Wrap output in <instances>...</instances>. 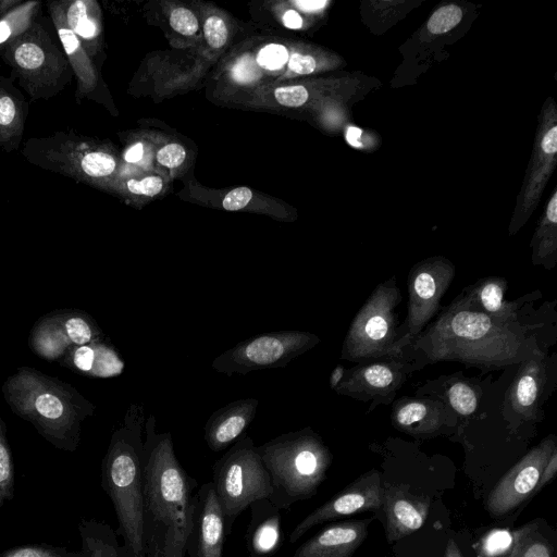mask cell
<instances>
[{"label": "cell", "instance_id": "1", "mask_svg": "<svg viewBox=\"0 0 557 557\" xmlns=\"http://www.w3.org/2000/svg\"><path fill=\"white\" fill-rule=\"evenodd\" d=\"M423 361H459L483 370L521 363L543 355L533 336L515 322L474 309L460 295L411 343Z\"/></svg>", "mask_w": 557, "mask_h": 557}, {"label": "cell", "instance_id": "2", "mask_svg": "<svg viewBox=\"0 0 557 557\" xmlns=\"http://www.w3.org/2000/svg\"><path fill=\"white\" fill-rule=\"evenodd\" d=\"M141 490L146 541H153L165 557H186L197 481L180 463L171 432L158 433L150 413L144 426Z\"/></svg>", "mask_w": 557, "mask_h": 557}, {"label": "cell", "instance_id": "3", "mask_svg": "<svg viewBox=\"0 0 557 557\" xmlns=\"http://www.w3.org/2000/svg\"><path fill=\"white\" fill-rule=\"evenodd\" d=\"M10 409L29 422L50 444L75 451L82 424L96 406L71 384L32 367H20L2 384Z\"/></svg>", "mask_w": 557, "mask_h": 557}, {"label": "cell", "instance_id": "4", "mask_svg": "<svg viewBox=\"0 0 557 557\" xmlns=\"http://www.w3.org/2000/svg\"><path fill=\"white\" fill-rule=\"evenodd\" d=\"M145 407L132 404L112 433L101 465V485L110 497L123 539L121 557H147L141 490Z\"/></svg>", "mask_w": 557, "mask_h": 557}, {"label": "cell", "instance_id": "5", "mask_svg": "<svg viewBox=\"0 0 557 557\" xmlns=\"http://www.w3.org/2000/svg\"><path fill=\"white\" fill-rule=\"evenodd\" d=\"M269 472V500L281 510L313 497L326 476L332 455L310 428L281 434L257 446Z\"/></svg>", "mask_w": 557, "mask_h": 557}, {"label": "cell", "instance_id": "6", "mask_svg": "<svg viewBox=\"0 0 557 557\" xmlns=\"http://www.w3.org/2000/svg\"><path fill=\"white\" fill-rule=\"evenodd\" d=\"M225 520L226 535L252 503L269 499V472L250 436H243L212 466L211 481Z\"/></svg>", "mask_w": 557, "mask_h": 557}, {"label": "cell", "instance_id": "7", "mask_svg": "<svg viewBox=\"0 0 557 557\" xmlns=\"http://www.w3.org/2000/svg\"><path fill=\"white\" fill-rule=\"evenodd\" d=\"M0 54L33 99H49L71 82L72 69L64 51L37 21Z\"/></svg>", "mask_w": 557, "mask_h": 557}, {"label": "cell", "instance_id": "8", "mask_svg": "<svg viewBox=\"0 0 557 557\" xmlns=\"http://www.w3.org/2000/svg\"><path fill=\"white\" fill-rule=\"evenodd\" d=\"M401 295L395 277L379 284L355 315L346 334L342 359L362 361L400 357L394 310Z\"/></svg>", "mask_w": 557, "mask_h": 557}, {"label": "cell", "instance_id": "9", "mask_svg": "<svg viewBox=\"0 0 557 557\" xmlns=\"http://www.w3.org/2000/svg\"><path fill=\"white\" fill-rule=\"evenodd\" d=\"M22 152L36 166L82 182L107 178L116 169L115 158L110 152L73 131L29 138Z\"/></svg>", "mask_w": 557, "mask_h": 557}, {"label": "cell", "instance_id": "10", "mask_svg": "<svg viewBox=\"0 0 557 557\" xmlns=\"http://www.w3.org/2000/svg\"><path fill=\"white\" fill-rule=\"evenodd\" d=\"M319 343L318 335L304 331L258 334L216 356L211 366L226 375L282 368Z\"/></svg>", "mask_w": 557, "mask_h": 557}, {"label": "cell", "instance_id": "11", "mask_svg": "<svg viewBox=\"0 0 557 557\" xmlns=\"http://www.w3.org/2000/svg\"><path fill=\"white\" fill-rule=\"evenodd\" d=\"M455 276V268L445 259L425 260L408 275V310L398 346L403 350L426 327L440 310V301Z\"/></svg>", "mask_w": 557, "mask_h": 557}, {"label": "cell", "instance_id": "12", "mask_svg": "<svg viewBox=\"0 0 557 557\" xmlns=\"http://www.w3.org/2000/svg\"><path fill=\"white\" fill-rule=\"evenodd\" d=\"M96 321L77 309L57 310L41 317L33 326L28 345L39 357L60 361L76 346L102 339Z\"/></svg>", "mask_w": 557, "mask_h": 557}, {"label": "cell", "instance_id": "13", "mask_svg": "<svg viewBox=\"0 0 557 557\" xmlns=\"http://www.w3.org/2000/svg\"><path fill=\"white\" fill-rule=\"evenodd\" d=\"M556 448L555 437L548 436L523 456L490 492L485 502L488 513L508 515L540 491L544 468Z\"/></svg>", "mask_w": 557, "mask_h": 557}, {"label": "cell", "instance_id": "14", "mask_svg": "<svg viewBox=\"0 0 557 557\" xmlns=\"http://www.w3.org/2000/svg\"><path fill=\"white\" fill-rule=\"evenodd\" d=\"M383 485L380 473L371 470L327 502L307 515L292 531L289 542L296 543L313 527L334 521L336 519L360 513L369 510H377L382 504Z\"/></svg>", "mask_w": 557, "mask_h": 557}, {"label": "cell", "instance_id": "15", "mask_svg": "<svg viewBox=\"0 0 557 557\" xmlns=\"http://www.w3.org/2000/svg\"><path fill=\"white\" fill-rule=\"evenodd\" d=\"M225 520L211 482L194 495L189 530L185 544L188 557H222Z\"/></svg>", "mask_w": 557, "mask_h": 557}, {"label": "cell", "instance_id": "16", "mask_svg": "<svg viewBox=\"0 0 557 557\" xmlns=\"http://www.w3.org/2000/svg\"><path fill=\"white\" fill-rule=\"evenodd\" d=\"M404 360H387L368 363L351 369L343 377L336 392L359 399L393 398L409 373Z\"/></svg>", "mask_w": 557, "mask_h": 557}, {"label": "cell", "instance_id": "17", "mask_svg": "<svg viewBox=\"0 0 557 557\" xmlns=\"http://www.w3.org/2000/svg\"><path fill=\"white\" fill-rule=\"evenodd\" d=\"M429 499L414 494L406 485L385 483L381 508L389 543L418 531L428 518Z\"/></svg>", "mask_w": 557, "mask_h": 557}, {"label": "cell", "instance_id": "18", "mask_svg": "<svg viewBox=\"0 0 557 557\" xmlns=\"http://www.w3.org/2000/svg\"><path fill=\"white\" fill-rule=\"evenodd\" d=\"M372 518L333 523L302 543L292 557H351L368 535Z\"/></svg>", "mask_w": 557, "mask_h": 557}, {"label": "cell", "instance_id": "19", "mask_svg": "<svg viewBox=\"0 0 557 557\" xmlns=\"http://www.w3.org/2000/svg\"><path fill=\"white\" fill-rule=\"evenodd\" d=\"M258 405L257 398L249 397L213 411L203 428L208 447L218 453L242 438L257 414Z\"/></svg>", "mask_w": 557, "mask_h": 557}, {"label": "cell", "instance_id": "20", "mask_svg": "<svg viewBox=\"0 0 557 557\" xmlns=\"http://www.w3.org/2000/svg\"><path fill=\"white\" fill-rule=\"evenodd\" d=\"M250 522L246 532V547L251 557H267L275 553L283 541L281 509L269 499L250 506Z\"/></svg>", "mask_w": 557, "mask_h": 557}, {"label": "cell", "instance_id": "21", "mask_svg": "<svg viewBox=\"0 0 557 557\" xmlns=\"http://www.w3.org/2000/svg\"><path fill=\"white\" fill-rule=\"evenodd\" d=\"M445 404L426 398L399 400L392 412L393 423L412 435H429L440 431L448 422Z\"/></svg>", "mask_w": 557, "mask_h": 557}, {"label": "cell", "instance_id": "22", "mask_svg": "<svg viewBox=\"0 0 557 557\" xmlns=\"http://www.w3.org/2000/svg\"><path fill=\"white\" fill-rule=\"evenodd\" d=\"M544 381L543 355L533 356L521 362L509 394L511 410L518 418L528 421L539 419Z\"/></svg>", "mask_w": 557, "mask_h": 557}, {"label": "cell", "instance_id": "23", "mask_svg": "<svg viewBox=\"0 0 557 557\" xmlns=\"http://www.w3.org/2000/svg\"><path fill=\"white\" fill-rule=\"evenodd\" d=\"M48 10L59 41L77 78V94L82 96L95 84V72L88 60L86 49L78 37L69 27L64 14V0L48 2Z\"/></svg>", "mask_w": 557, "mask_h": 557}, {"label": "cell", "instance_id": "24", "mask_svg": "<svg viewBox=\"0 0 557 557\" xmlns=\"http://www.w3.org/2000/svg\"><path fill=\"white\" fill-rule=\"evenodd\" d=\"M60 362L85 375L102 379L119 375L124 369L119 354L102 339L72 348Z\"/></svg>", "mask_w": 557, "mask_h": 557}, {"label": "cell", "instance_id": "25", "mask_svg": "<svg viewBox=\"0 0 557 557\" xmlns=\"http://www.w3.org/2000/svg\"><path fill=\"white\" fill-rule=\"evenodd\" d=\"M26 104L9 79L0 77V150L18 147L27 116Z\"/></svg>", "mask_w": 557, "mask_h": 557}, {"label": "cell", "instance_id": "26", "mask_svg": "<svg viewBox=\"0 0 557 557\" xmlns=\"http://www.w3.org/2000/svg\"><path fill=\"white\" fill-rule=\"evenodd\" d=\"M507 282L502 277H485L468 288L462 297L474 309L491 318L515 322L517 321L516 304L505 299Z\"/></svg>", "mask_w": 557, "mask_h": 557}, {"label": "cell", "instance_id": "27", "mask_svg": "<svg viewBox=\"0 0 557 557\" xmlns=\"http://www.w3.org/2000/svg\"><path fill=\"white\" fill-rule=\"evenodd\" d=\"M82 549L87 557H121L117 535L113 529L98 520H83L78 527Z\"/></svg>", "mask_w": 557, "mask_h": 557}, {"label": "cell", "instance_id": "28", "mask_svg": "<svg viewBox=\"0 0 557 557\" xmlns=\"http://www.w3.org/2000/svg\"><path fill=\"white\" fill-rule=\"evenodd\" d=\"M94 11L95 3L90 0H64L66 23L82 45L94 40L99 35L100 25Z\"/></svg>", "mask_w": 557, "mask_h": 557}, {"label": "cell", "instance_id": "29", "mask_svg": "<svg viewBox=\"0 0 557 557\" xmlns=\"http://www.w3.org/2000/svg\"><path fill=\"white\" fill-rule=\"evenodd\" d=\"M40 5V1H23L0 18V52L30 28L36 22Z\"/></svg>", "mask_w": 557, "mask_h": 557}, {"label": "cell", "instance_id": "30", "mask_svg": "<svg viewBox=\"0 0 557 557\" xmlns=\"http://www.w3.org/2000/svg\"><path fill=\"white\" fill-rule=\"evenodd\" d=\"M507 557H553L549 541L535 522L528 523L512 533V545Z\"/></svg>", "mask_w": 557, "mask_h": 557}, {"label": "cell", "instance_id": "31", "mask_svg": "<svg viewBox=\"0 0 557 557\" xmlns=\"http://www.w3.org/2000/svg\"><path fill=\"white\" fill-rule=\"evenodd\" d=\"M14 466L7 438V426L0 417V507L13 497Z\"/></svg>", "mask_w": 557, "mask_h": 557}, {"label": "cell", "instance_id": "32", "mask_svg": "<svg viewBox=\"0 0 557 557\" xmlns=\"http://www.w3.org/2000/svg\"><path fill=\"white\" fill-rule=\"evenodd\" d=\"M449 406L460 416H471L478 407L475 391L462 381L454 382L447 389Z\"/></svg>", "mask_w": 557, "mask_h": 557}, {"label": "cell", "instance_id": "33", "mask_svg": "<svg viewBox=\"0 0 557 557\" xmlns=\"http://www.w3.org/2000/svg\"><path fill=\"white\" fill-rule=\"evenodd\" d=\"M0 557H87L83 552H72L65 547L49 545H23L4 550Z\"/></svg>", "mask_w": 557, "mask_h": 557}, {"label": "cell", "instance_id": "34", "mask_svg": "<svg viewBox=\"0 0 557 557\" xmlns=\"http://www.w3.org/2000/svg\"><path fill=\"white\" fill-rule=\"evenodd\" d=\"M462 17L458 5L448 4L436 10L428 22V29L432 34H444L455 27Z\"/></svg>", "mask_w": 557, "mask_h": 557}, {"label": "cell", "instance_id": "35", "mask_svg": "<svg viewBox=\"0 0 557 557\" xmlns=\"http://www.w3.org/2000/svg\"><path fill=\"white\" fill-rule=\"evenodd\" d=\"M512 533L505 529L490 531L482 540L481 550L486 557H500L509 553Z\"/></svg>", "mask_w": 557, "mask_h": 557}, {"label": "cell", "instance_id": "36", "mask_svg": "<svg viewBox=\"0 0 557 557\" xmlns=\"http://www.w3.org/2000/svg\"><path fill=\"white\" fill-rule=\"evenodd\" d=\"M288 59V51L283 45L269 44L259 50L256 62L262 69L274 71L283 67Z\"/></svg>", "mask_w": 557, "mask_h": 557}, {"label": "cell", "instance_id": "37", "mask_svg": "<svg viewBox=\"0 0 557 557\" xmlns=\"http://www.w3.org/2000/svg\"><path fill=\"white\" fill-rule=\"evenodd\" d=\"M231 76L239 84H249L258 79L260 71L257 62L249 54H245L232 66Z\"/></svg>", "mask_w": 557, "mask_h": 557}, {"label": "cell", "instance_id": "38", "mask_svg": "<svg viewBox=\"0 0 557 557\" xmlns=\"http://www.w3.org/2000/svg\"><path fill=\"white\" fill-rule=\"evenodd\" d=\"M170 26L182 35L191 36L198 30V21L188 9L176 8L171 12Z\"/></svg>", "mask_w": 557, "mask_h": 557}, {"label": "cell", "instance_id": "39", "mask_svg": "<svg viewBox=\"0 0 557 557\" xmlns=\"http://www.w3.org/2000/svg\"><path fill=\"white\" fill-rule=\"evenodd\" d=\"M203 33L209 46L213 49L223 47L227 40V27L224 21L215 15L207 18Z\"/></svg>", "mask_w": 557, "mask_h": 557}, {"label": "cell", "instance_id": "40", "mask_svg": "<svg viewBox=\"0 0 557 557\" xmlns=\"http://www.w3.org/2000/svg\"><path fill=\"white\" fill-rule=\"evenodd\" d=\"M277 102L284 107H300L308 99V91L301 85L278 87L274 91Z\"/></svg>", "mask_w": 557, "mask_h": 557}, {"label": "cell", "instance_id": "41", "mask_svg": "<svg viewBox=\"0 0 557 557\" xmlns=\"http://www.w3.org/2000/svg\"><path fill=\"white\" fill-rule=\"evenodd\" d=\"M163 187V182L159 176H147L143 180H128L126 182V188L128 191L135 195H144V196H156L158 195Z\"/></svg>", "mask_w": 557, "mask_h": 557}, {"label": "cell", "instance_id": "42", "mask_svg": "<svg viewBox=\"0 0 557 557\" xmlns=\"http://www.w3.org/2000/svg\"><path fill=\"white\" fill-rule=\"evenodd\" d=\"M186 158V151L178 144H169L162 147L157 153L158 162L166 168H176L181 165Z\"/></svg>", "mask_w": 557, "mask_h": 557}, {"label": "cell", "instance_id": "43", "mask_svg": "<svg viewBox=\"0 0 557 557\" xmlns=\"http://www.w3.org/2000/svg\"><path fill=\"white\" fill-rule=\"evenodd\" d=\"M252 193L247 187L232 189L223 198L222 207L227 211H237L245 208L251 200Z\"/></svg>", "mask_w": 557, "mask_h": 557}, {"label": "cell", "instance_id": "44", "mask_svg": "<svg viewBox=\"0 0 557 557\" xmlns=\"http://www.w3.org/2000/svg\"><path fill=\"white\" fill-rule=\"evenodd\" d=\"M288 69L297 74H310L315 69V60L311 55L293 53L288 59Z\"/></svg>", "mask_w": 557, "mask_h": 557}, {"label": "cell", "instance_id": "45", "mask_svg": "<svg viewBox=\"0 0 557 557\" xmlns=\"http://www.w3.org/2000/svg\"><path fill=\"white\" fill-rule=\"evenodd\" d=\"M557 472V448L552 453L542 474V487L547 484Z\"/></svg>", "mask_w": 557, "mask_h": 557}, {"label": "cell", "instance_id": "46", "mask_svg": "<svg viewBox=\"0 0 557 557\" xmlns=\"http://www.w3.org/2000/svg\"><path fill=\"white\" fill-rule=\"evenodd\" d=\"M542 149L545 153L553 154L557 151V126H553L543 137Z\"/></svg>", "mask_w": 557, "mask_h": 557}, {"label": "cell", "instance_id": "47", "mask_svg": "<svg viewBox=\"0 0 557 557\" xmlns=\"http://www.w3.org/2000/svg\"><path fill=\"white\" fill-rule=\"evenodd\" d=\"M283 23L287 28L298 29L302 26V18L295 10H287L283 15Z\"/></svg>", "mask_w": 557, "mask_h": 557}, {"label": "cell", "instance_id": "48", "mask_svg": "<svg viewBox=\"0 0 557 557\" xmlns=\"http://www.w3.org/2000/svg\"><path fill=\"white\" fill-rule=\"evenodd\" d=\"M144 154V145L141 143H136L131 148L126 150L124 153V160L128 163L138 162Z\"/></svg>", "mask_w": 557, "mask_h": 557}, {"label": "cell", "instance_id": "49", "mask_svg": "<svg viewBox=\"0 0 557 557\" xmlns=\"http://www.w3.org/2000/svg\"><path fill=\"white\" fill-rule=\"evenodd\" d=\"M295 4L305 12H314L321 10L326 1L324 0H297Z\"/></svg>", "mask_w": 557, "mask_h": 557}, {"label": "cell", "instance_id": "50", "mask_svg": "<svg viewBox=\"0 0 557 557\" xmlns=\"http://www.w3.org/2000/svg\"><path fill=\"white\" fill-rule=\"evenodd\" d=\"M345 375V369L343 366L338 364L334 368V370L332 371L331 375H330V387L332 389H336V387L339 385V383L342 382L343 377Z\"/></svg>", "mask_w": 557, "mask_h": 557}, {"label": "cell", "instance_id": "51", "mask_svg": "<svg viewBox=\"0 0 557 557\" xmlns=\"http://www.w3.org/2000/svg\"><path fill=\"white\" fill-rule=\"evenodd\" d=\"M360 136H361V129L360 128H357V127H354V126L348 127L347 133H346V139H347V141L351 146H354V147H360L361 146V144L359 141Z\"/></svg>", "mask_w": 557, "mask_h": 557}, {"label": "cell", "instance_id": "52", "mask_svg": "<svg viewBox=\"0 0 557 557\" xmlns=\"http://www.w3.org/2000/svg\"><path fill=\"white\" fill-rule=\"evenodd\" d=\"M546 215L549 222L557 223V193L553 195L548 202Z\"/></svg>", "mask_w": 557, "mask_h": 557}, {"label": "cell", "instance_id": "53", "mask_svg": "<svg viewBox=\"0 0 557 557\" xmlns=\"http://www.w3.org/2000/svg\"><path fill=\"white\" fill-rule=\"evenodd\" d=\"M22 2V0H0V18H2Z\"/></svg>", "mask_w": 557, "mask_h": 557}, {"label": "cell", "instance_id": "54", "mask_svg": "<svg viewBox=\"0 0 557 557\" xmlns=\"http://www.w3.org/2000/svg\"><path fill=\"white\" fill-rule=\"evenodd\" d=\"M444 557H462L459 546L453 539H450L446 545Z\"/></svg>", "mask_w": 557, "mask_h": 557}, {"label": "cell", "instance_id": "55", "mask_svg": "<svg viewBox=\"0 0 557 557\" xmlns=\"http://www.w3.org/2000/svg\"><path fill=\"white\" fill-rule=\"evenodd\" d=\"M147 557H165L153 541L147 542Z\"/></svg>", "mask_w": 557, "mask_h": 557}]
</instances>
